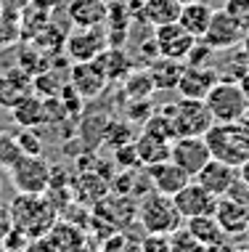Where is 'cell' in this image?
Masks as SVG:
<instances>
[{
	"label": "cell",
	"instance_id": "obj_1",
	"mask_svg": "<svg viewBox=\"0 0 249 252\" xmlns=\"http://www.w3.org/2000/svg\"><path fill=\"white\" fill-rule=\"evenodd\" d=\"M8 207H11L13 226L22 228L32 242L40 239L43 234H48V228L58 220V207L48 196V191L45 194L16 191V196L8 202Z\"/></svg>",
	"mask_w": 249,
	"mask_h": 252
},
{
	"label": "cell",
	"instance_id": "obj_2",
	"mask_svg": "<svg viewBox=\"0 0 249 252\" xmlns=\"http://www.w3.org/2000/svg\"><path fill=\"white\" fill-rule=\"evenodd\" d=\"M215 159L241 167L249 159V127L244 122H212L204 133Z\"/></svg>",
	"mask_w": 249,
	"mask_h": 252
},
{
	"label": "cell",
	"instance_id": "obj_3",
	"mask_svg": "<svg viewBox=\"0 0 249 252\" xmlns=\"http://www.w3.org/2000/svg\"><path fill=\"white\" fill-rule=\"evenodd\" d=\"M138 223L146 234H172V231L183 223V215L178 213L172 196L154 191V194L140 199Z\"/></svg>",
	"mask_w": 249,
	"mask_h": 252
},
{
	"label": "cell",
	"instance_id": "obj_4",
	"mask_svg": "<svg viewBox=\"0 0 249 252\" xmlns=\"http://www.w3.org/2000/svg\"><path fill=\"white\" fill-rule=\"evenodd\" d=\"M8 178L16 191L45 194L53 181V167L43 154H22L8 167Z\"/></svg>",
	"mask_w": 249,
	"mask_h": 252
},
{
	"label": "cell",
	"instance_id": "obj_5",
	"mask_svg": "<svg viewBox=\"0 0 249 252\" xmlns=\"http://www.w3.org/2000/svg\"><path fill=\"white\" fill-rule=\"evenodd\" d=\"M204 104L215 122H241L249 101L236 80H218L204 96Z\"/></svg>",
	"mask_w": 249,
	"mask_h": 252
},
{
	"label": "cell",
	"instance_id": "obj_6",
	"mask_svg": "<svg viewBox=\"0 0 249 252\" xmlns=\"http://www.w3.org/2000/svg\"><path fill=\"white\" fill-rule=\"evenodd\" d=\"M167 114L172 120V127H175V138L178 135H204L212 125V114L207 109L204 98H180L175 104L165 106Z\"/></svg>",
	"mask_w": 249,
	"mask_h": 252
},
{
	"label": "cell",
	"instance_id": "obj_7",
	"mask_svg": "<svg viewBox=\"0 0 249 252\" xmlns=\"http://www.w3.org/2000/svg\"><path fill=\"white\" fill-rule=\"evenodd\" d=\"M244 35H247V30L225 8H215L204 35H201L199 40H204L215 53H223L228 48H236L241 40H244Z\"/></svg>",
	"mask_w": 249,
	"mask_h": 252
},
{
	"label": "cell",
	"instance_id": "obj_8",
	"mask_svg": "<svg viewBox=\"0 0 249 252\" xmlns=\"http://www.w3.org/2000/svg\"><path fill=\"white\" fill-rule=\"evenodd\" d=\"M170 159L194 178L212 159V152L207 146L204 135H178L170 141Z\"/></svg>",
	"mask_w": 249,
	"mask_h": 252
},
{
	"label": "cell",
	"instance_id": "obj_9",
	"mask_svg": "<svg viewBox=\"0 0 249 252\" xmlns=\"http://www.w3.org/2000/svg\"><path fill=\"white\" fill-rule=\"evenodd\" d=\"M178 213L183 215V220L188 218H199V215H215V207H218V196L212 191H207L199 181H188L178 194L172 196Z\"/></svg>",
	"mask_w": 249,
	"mask_h": 252
},
{
	"label": "cell",
	"instance_id": "obj_10",
	"mask_svg": "<svg viewBox=\"0 0 249 252\" xmlns=\"http://www.w3.org/2000/svg\"><path fill=\"white\" fill-rule=\"evenodd\" d=\"M154 45H157V53L159 56H167V59H178V61H186L191 45L196 43V37L191 32H186L180 22H170V24H162V27H154Z\"/></svg>",
	"mask_w": 249,
	"mask_h": 252
},
{
	"label": "cell",
	"instance_id": "obj_11",
	"mask_svg": "<svg viewBox=\"0 0 249 252\" xmlns=\"http://www.w3.org/2000/svg\"><path fill=\"white\" fill-rule=\"evenodd\" d=\"M218 80L220 74L212 64H183V72H180L175 91L186 98H204Z\"/></svg>",
	"mask_w": 249,
	"mask_h": 252
},
{
	"label": "cell",
	"instance_id": "obj_12",
	"mask_svg": "<svg viewBox=\"0 0 249 252\" xmlns=\"http://www.w3.org/2000/svg\"><path fill=\"white\" fill-rule=\"evenodd\" d=\"M32 247H37V250H56V252H75L80 247H85V231L77 228L75 223L61 220V218H58V220L48 228V234H43L40 239L32 242Z\"/></svg>",
	"mask_w": 249,
	"mask_h": 252
},
{
	"label": "cell",
	"instance_id": "obj_13",
	"mask_svg": "<svg viewBox=\"0 0 249 252\" xmlns=\"http://www.w3.org/2000/svg\"><path fill=\"white\" fill-rule=\"evenodd\" d=\"M106 48V32L101 27H75L66 37V53L72 61H93Z\"/></svg>",
	"mask_w": 249,
	"mask_h": 252
},
{
	"label": "cell",
	"instance_id": "obj_14",
	"mask_svg": "<svg viewBox=\"0 0 249 252\" xmlns=\"http://www.w3.org/2000/svg\"><path fill=\"white\" fill-rule=\"evenodd\" d=\"M69 85L75 88V93H80L83 98H98L109 85V77L104 74V69L98 66V61H75L72 66V77Z\"/></svg>",
	"mask_w": 249,
	"mask_h": 252
},
{
	"label": "cell",
	"instance_id": "obj_15",
	"mask_svg": "<svg viewBox=\"0 0 249 252\" xmlns=\"http://www.w3.org/2000/svg\"><path fill=\"white\" fill-rule=\"evenodd\" d=\"M146 175L151 181V189L159 194L175 196L180 189L191 181V175L186 173L183 167H178L172 159H162V162H154V165L146 167Z\"/></svg>",
	"mask_w": 249,
	"mask_h": 252
},
{
	"label": "cell",
	"instance_id": "obj_16",
	"mask_svg": "<svg viewBox=\"0 0 249 252\" xmlns=\"http://www.w3.org/2000/svg\"><path fill=\"white\" fill-rule=\"evenodd\" d=\"M239 175V167L228 165V162H220V159H212L207 162L204 167L194 175V181H199L207 191H212L215 196H225V191L231 189V183L236 181Z\"/></svg>",
	"mask_w": 249,
	"mask_h": 252
},
{
	"label": "cell",
	"instance_id": "obj_17",
	"mask_svg": "<svg viewBox=\"0 0 249 252\" xmlns=\"http://www.w3.org/2000/svg\"><path fill=\"white\" fill-rule=\"evenodd\" d=\"M11 114H13V122L22 125V127L45 125V122H48V98L35 96V91H32L11 106Z\"/></svg>",
	"mask_w": 249,
	"mask_h": 252
},
{
	"label": "cell",
	"instance_id": "obj_18",
	"mask_svg": "<svg viewBox=\"0 0 249 252\" xmlns=\"http://www.w3.org/2000/svg\"><path fill=\"white\" fill-rule=\"evenodd\" d=\"M109 3L106 0H69L66 16L75 27H104Z\"/></svg>",
	"mask_w": 249,
	"mask_h": 252
},
{
	"label": "cell",
	"instance_id": "obj_19",
	"mask_svg": "<svg viewBox=\"0 0 249 252\" xmlns=\"http://www.w3.org/2000/svg\"><path fill=\"white\" fill-rule=\"evenodd\" d=\"M215 218L223 226L228 236H236L249 231V210L244 204L233 202L231 196H218V207H215Z\"/></svg>",
	"mask_w": 249,
	"mask_h": 252
},
{
	"label": "cell",
	"instance_id": "obj_20",
	"mask_svg": "<svg viewBox=\"0 0 249 252\" xmlns=\"http://www.w3.org/2000/svg\"><path fill=\"white\" fill-rule=\"evenodd\" d=\"M186 226L191 228V234L201 242L204 250H220L228 244V234L223 231V226L218 223L215 215H199V218H188Z\"/></svg>",
	"mask_w": 249,
	"mask_h": 252
},
{
	"label": "cell",
	"instance_id": "obj_21",
	"mask_svg": "<svg viewBox=\"0 0 249 252\" xmlns=\"http://www.w3.org/2000/svg\"><path fill=\"white\" fill-rule=\"evenodd\" d=\"M183 64L186 61L167 59V56L149 59L146 69H149L151 80H154V88H157V91H175V88H178V80H180V72H183Z\"/></svg>",
	"mask_w": 249,
	"mask_h": 252
},
{
	"label": "cell",
	"instance_id": "obj_22",
	"mask_svg": "<svg viewBox=\"0 0 249 252\" xmlns=\"http://www.w3.org/2000/svg\"><path fill=\"white\" fill-rule=\"evenodd\" d=\"M32 77L24 69H5L0 74V106H13L19 98L32 93Z\"/></svg>",
	"mask_w": 249,
	"mask_h": 252
},
{
	"label": "cell",
	"instance_id": "obj_23",
	"mask_svg": "<svg viewBox=\"0 0 249 252\" xmlns=\"http://www.w3.org/2000/svg\"><path fill=\"white\" fill-rule=\"evenodd\" d=\"M96 61H98L101 69H104V74L109 77V83H122L127 74L136 69L130 56H127L122 48H111V45H106V48L96 56Z\"/></svg>",
	"mask_w": 249,
	"mask_h": 252
},
{
	"label": "cell",
	"instance_id": "obj_24",
	"mask_svg": "<svg viewBox=\"0 0 249 252\" xmlns=\"http://www.w3.org/2000/svg\"><path fill=\"white\" fill-rule=\"evenodd\" d=\"M212 5H207L204 0H191V3H183L180 5V16L178 22L183 27L186 32H191L194 37H201L207 30V24H210L212 19Z\"/></svg>",
	"mask_w": 249,
	"mask_h": 252
},
{
	"label": "cell",
	"instance_id": "obj_25",
	"mask_svg": "<svg viewBox=\"0 0 249 252\" xmlns=\"http://www.w3.org/2000/svg\"><path fill=\"white\" fill-rule=\"evenodd\" d=\"M136 159L140 162V165H154V162H162V159H170V141L159 138V135L154 133H146L136 141Z\"/></svg>",
	"mask_w": 249,
	"mask_h": 252
},
{
	"label": "cell",
	"instance_id": "obj_26",
	"mask_svg": "<svg viewBox=\"0 0 249 252\" xmlns=\"http://www.w3.org/2000/svg\"><path fill=\"white\" fill-rule=\"evenodd\" d=\"M180 5H183L180 0H143V22H149L151 27L178 22Z\"/></svg>",
	"mask_w": 249,
	"mask_h": 252
},
{
	"label": "cell",
	"instance_id": "obj_27",
	"mask_svg": "<svg viewBox=\"0 0 249 252\" xmlns=\"http://www.w3.org/2000/svg\"><path fill=\"white\" fill-rule=\"evenodd\" d=\"M122 91L127 98H151L154 96V80L149 69H133L127 77L122 80Z\"/></svg>",
	"mask_w": 249,
	"mask_h": 252
},
{
	"label": "cell",
	"instance_id": "obj_28",
	"mask_svg": "<svg viewBox=\"0 0 249 252\" xmlns=\"http://www.w3.org/2000/svg\"><path fill=\"white\" fill-rule=\"evenodd\" d=\"M223 53H225V59H228V66H215L218 74H220V80H239L241 74L249 69V61L244 56V51L236 45V48H228Z\"/></svg>",
	"mask_w": 249,
	"mask_h": 252
},
{
	"label": "cell",
	"instance_id": "obj_29",
	"mask_svg": "<svg viewBox=\"0 0 249 252\" xmlns=\"http://www.w3.org/2000/svg\"><path fill=\"white\" fill-rule=\"evenodd\" d=\"M24 152L13 130H0V170H8Z\"/></svg>",
	"mask_w": 249,
	"mask_h": 252
},
{
	"label": "cell",
	"instance_id": "obj_30",
	"mask_svg": "<svg viewBox=\"0 0 249 252\" xmlns=\"http://www.w3.org/2000/svg\"><path fill=\"white\" fill-rule=\"evenodd\" d=\"M170 250H175V252H180V250L188 252V250H204V247H201V242L191 234V228H188V226L183 228V223H180V226L170 234Z\"/></svg>",
	"mask_w": 249,
	"mask_h": 252
},
{
	"label": "cell",
	"instance_id": "obj_31",
	"mask_svg": "<svg viewBox=\"0 0 249 252\" xmlns=\"http://www.w3.org/2000/svg\"><path fill=\"white\" fill-rule=\"evenodd\" d=\"M212 56H215V51L204 43V40L196 37V43L191 45V51H188V56H186V64H212Z\"/></svg>",
	"mask_w": 249,
	"mask_h": 252
},
{
	"label": "cell",
	"instance_id": "obj_32",
	"mask_svg": "<svg viewBox=\"0 0 249 252\" xmlns=\"http://www.w3.org/2000/svg\"><path fill=\"white\" fill-rule=\"evenodd\" d=\"M223 8L249 32V0H225Z\"/></svg>",
	"mask_w": 249,
	"mask_h": 252
},
{
	"label": "cell",
	"instance_id": "obj_33",
	"mask_svg": "<svg viewBox=\"0 0 249 252\" xmlns=\"http://www.w3.org/2000/svg\"><path fill=\"white\" fill-rule=\"evenodd\" d=\"M16 138H19V146H22L24 154H43V141L32 133V127H22L16 133Z\"/></svg>",
	"mask_w": 249,
	"mask_h": 252
},
{
	"label": "cell",
	"instance_id": "obj_34",
	"mask_svg": "<svg viewBox=\"0 0 249 252\" xmlns=\"http://www.w3.org/2000/svg\"><path fill=\"white\" fill-rule=\"evenodd\" d=\"M29 247H32V239L16 226H13L8 231V236L3 239V250H29Z\"/></svg>",
	"mask_w": 249,
	"mask_h": 252
},
{
	"label": "cell",
	"instance_id": "obj_35",
	"mask_svg": "<svg viewBox=\"0 0 249 252\" xmlns=\"http://www.w3.org/2000/svg\"><path fill=\"white\" fill-rule=\"evenodd\" d=\"M225 196H231L233 202H239V204H244V207L249 210V183L241 178V175H236V181L231 183V189L225 191Z\"/></svg>",
	"mask_w": 249,
	"mask_h": 252
},
{
	"label": "cell",
	"instance_id": "obj_36",
	"mask_svg": "<svg viewBox=\"0 0 249 252\" xmlns=\"http://www.w3.org/2000/svg\"><path fill=\"white\" fill-rule=\"evenodd\" d=\"M140 250H170V234H146L140 239Z\"/></svg>",
	"mask_w": 249,
	"mask_h": 252
},
{
	"label": "cell",
	"instance_id": "obj_37",
	"mask_svg": "<svg viewBox=\"0 0 249 252\" xmlns=\"http://www.w3.org/2000/svg\"><path fill=\"white\" fill-rule=\"evenodd\" d=\"M13 228V218H11V207L5 202H0V244L8 236V231Z\"/></svg>",
	"mask_w": 249,
	"mask_h": 252
},
{
	"label": "cell",
	"instance_id": "obj_38",
	"mask_svg": "<svg viewBox=\"0 0 249 252\" xmlns=\"http://www.w3.org/2000/svg\"><path fill=\"white\" fill-rule=\"evenodd\" d=\"M236 83L241 85V91H244V96H247V101H249V69H247L244 74H241V77L236 80Z\"/></svg>",
	"mask_w": 249,
	"mask_h": 252
},
{
	"label": "cell",
	"instance_id": "obj_39",
	"mask_svg": "<svg viewBox=\"0 0 249 252\" xmlns=\"http://www.w3.org/2000/svg\"><path fill=\"white\" fill-rule=\"evenodd\" d=\"M239 48L244 51V56H247V61H249V32L244 35V40H241V43H239Z\"/></svg>",
	"mask_w": 249,
	"mask_h": 252
},
{
	"label": "cell",
	"instance_id": "obj_40",
	"mask_svg": "<svg viewBox=\"0 0 249 252\" xmlns=\"http://www.w3.org/2000/svg\"><path fill=\"white\" fill-rule=\"evenodd\" d=\"M239 175H241V178H244V181L249 183V159H247V162H244V165H241V167H239Z\"/></svg>",
	"mask_w": 249,
	"mask_h": 252
},
{
	"label": "cell",
	"instance_id": "obj_41",
	"mask_svg": "<svg viewBox=\"0 0 249 252\" xmlns=\"http://www.w3.org/2000/svg\"><path fill=\"white\" fill-rule=\"evenodd\" d=\"M241 122H244V125L249 127V106H247V112H244V117H241Z\"/></svg>",
	"mask_w": 249,
	"mask_h": 252
},
{
	"label": "cell",
	"instance_id": "obj_42",
	"mask_svg": "<svg viewBox=\"0 0 249 252\" xmlns=\"http://www.w3.org/2000/svg\"><path fill=\"white\" fill-rule=\"evenodd\" d=\"M3 3H5V0H0V5H3ZM16 3H19V5H24V3H27V0H16Z\"/></svg>",
	"mask_w": 249,
	"mask_h": 252
},
{
	"label": "cell",
	"instance_id": "obj_43",
	"mask_svg": "<svg viewBox=\"0 0 249 252\" xmlns=\"http://www.w3.org/2000/svg\"><path fill=\"white\" fill-rule=\"evenodd\" d=\"M106 3H122V0H106Z\"/></svg>",
	"mask_w": 249,
	"mask_h": 252
},
{
	"label": "cell",
	"instance_id": "obj_44",
	"mask_svg": "<svg viewBox=\"0 0 249 252\" xmlns=\"http://www.w3.org/2000/svg\"><path fill=\"white\" fill-rule=\"evenodd\" d=\"M180 3H191V0H180Z\"/></svg>",
	"mask_w": 249,
	"mask_h": 252
},
{
	"label": "cell",
	"instance_id": "obj_45",
	"mask_svg": "<svg viewBox=\"0 0 249 252\" xmlns=\"http://www.w3.org/2000/svg\"><path fill=\"white\" fill-rule=\"evenodd\" d=\"M0 183H3V178H0Z\"/></svg>",
	"mask_w": 249,
	"mask_h": 252
}]
</instances>
